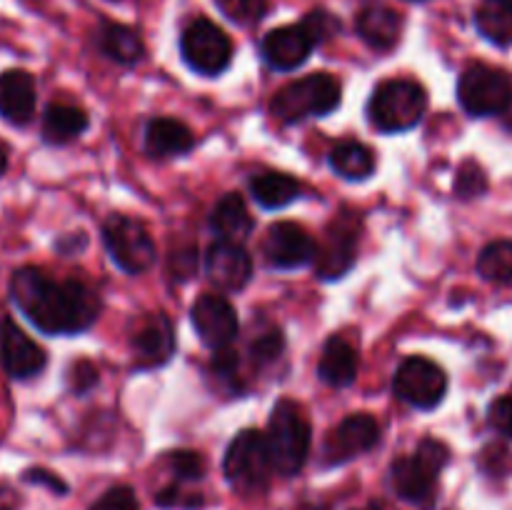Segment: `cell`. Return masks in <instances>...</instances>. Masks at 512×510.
Listing matches in <instances>:
<instances>
[{
    "mask_svg": "<svg viewBox=\"0 0 512 510\" xmlns=\"http://www.w3.org/2000/svg\"><path fill=\"white\" fill-rule=\"evenodd\" d=\"M20 313L45 335H78L100 315V298L80 280H58L40 268H20L10 278Z\"/></svg>",
    "mask_w": 512,
    "mask_h": 510,
    "instance_id": "1",
    "label": "cell"
},
{
    "mask_svg": "<svg viewBox=\"0 0 512 510\" xmlns=\"http://www.w3.org/2000/svg\"><path fill=\"white\" fill-rule=\"evenodd\" d=\"M310 420L305 415L303 405H298L295 400H280L273 408L268 423V438L270 455H273L275 473L290 475L300 473L308 460L310 453Z\"/></svg>",
    "mask_w": 512,
    "mask_h": 510,
    "instance_id": "2",
    "label": "cell"
},
{
    "mask_svg": "<svg viewBox=\"0 0 512 510\" xmlns=\"http://www.w3.org/2000/svg\"><path fill=\"white\" fill-rule=\"evenodd\" d=\"M428 110V93L420 83L393 78L373 90L368 103L370 123L383 133H403L415 128Z\"/></svg>",
    "mask_w": 512,
    "mask_h": 510,
    "instance_id": "3",
    "label": "cell"
},
{
    "mask_svg": "<svg viewBox=\"0 0 512 510\" xmlns=\"http://www.w3.org/2000/svg\"><path fill=\"white\" fill-rule=\"evenodd\" d=\"M450 460L448 445L440 440L425 438L413 455L393 460L390 465V483L403 500L423 505L433 498L438 475Z\"/></svg>",
    "mask_w": 512,
    "mask_h": 510,
    "instance_id": "4",
    "label": "cell"
},
{
    "mask_svg": "<svg viewBox=\"0 0 512 510\" xmlns=\"http://www.w3.org/2000/svg\"><path fill=\"white\" fill-rule=\"evenodd\" d=\"M340 105V83L330 73H310L293 80L270 100V113L283 123L320 118Z\"/></svg>",
    "mask_w": 512,
    "mask_h": 510,
    "instance_id": "5",
    "label": "cell"
},
{
    "mask_svg": "<svg viewBox=\"0 0 512 510\" xmlns=\"http://www.w3.org/2000/svg\"><path fill=\"white\" fill-rule=\"evenodd\" d=\"M223 470L228 483L238 493H260V490L268 488L275 465L265 433L250 428L235 435L228 453H225Z\"/></svg>",
    "mask_w": 512,
    "mask_h": 510,
    "instance_id": "6",
    "label": "cell"
},
{
    "mask_svg": "<svg viewBox=\"0 0 512 510\" xmlns=\"http://www.w3.org/2000/svg\"><path fill=\"white\" fill-rule=\"evenodd\" d=\"M458 100L473 118L503 115L512 105V80L508 73L475 63L463 70L458 80Z\"/></svg>",
    "mask_w": 512,
    "mask_h": 510,
    "instance_id": "7",
    "label": "cell"
},
{
    "mask_svg": "<svg viewBox=\"0 0 512 510\" xmlns=\"http://www.w3.org/2000/svg\"><path fill=\"white\" fill-rule=\"evenodd\" d=\"M103 243L120 270L130 275L145 273L155 263V243L143 223L128 215H110L103 223Z\"/></svg>",
    "mask_w": 512,
    "mask_h": 510,
    "instance_id": "8",
    "label": "cell"
},
{
    "mask_svg": "<svg viewBox=\"0 0 512 510\" xmlns=\"http://www.w3.org/2000/svg\"><path fill=\"white\" fill-rule=\"evenodd\" d=\"M393 390L400 400L420 410H433L443 403L448 393V378L443 368L423 355H413L400 363L395 370Z\"/></svg>",
    "mask_w": 512,
    "mask_h": 510,
    "instance_id": "9",
    "label": "cell"
},
{
    "mask_svg": "<svg viewBox=\"0 0 512 510\" xmlns=\"http://www.w3.org/2000/svg\"><path fill=\"white\" fill-rule=\"evenodd\" d=\"M183 60L200 75H220L233 60V43L208 18H198L183 30L180 38Z\"/></svg>",
    "mask_w": 512,
    "mask_h": 510,
    "instance_id": "10",
    "label": "cell"
},
{
    "mask_svg": "<svg viewBox=\"0 0 512 510\" xmlns=\"http://www.w3.org/2000/svg\"><path fill=\"white\" fill-rule=\"evenodd\" d=\"M360 215L340 213L325 230L323 243L315 250V273L323 280H338L348 273L358 258Z\"/></svg>",
    "mask_w": 512,
    "mask_h": 510,
    "instance_id": "11",
    "label": "cell"
},
{
    "mask_svg": "<svg viewBox=\"0 0 512 510\" xmlns=\"http://www.w3.org/2000/svg\"><path fill=\"white\" fill-rule=\"evenodd\" d=\"M380 425L373 415L355 413L335 425L323 443V460L328 465H343L378 445Z\"/></svg>",
    "mask_w": 512,
    "mask_h": 510,
    "instance_id": "12",
    "label": "cell"
},
{
    "mask_svg": "<svg viewBox=\"0 0 512 510\" xmlns=\"http://www.w3.org/2000/svg\"><path fill=\"white\" fill-rule=\"evenodd\" d=\"M190 318H193V328L198 330L200 340L213 350L230 348L240 328L238 313L230 305V300L218 293L200 295L193 303Z\"/></svg>",
    "mask_w": 512,
    "mask_h": 510,
    "instance_id": "13",
    "label": "cell"
},
{
    "mask_svg": "<svg viewBox=\"0 0 512 510\" xmlns=\"http://www.w3.org/2000/svg\"><path fill=\"white\" fill-rule=\"evenodd\" d=\"M45 350L15 320H0V365L15 380H28L45 368Z\"/></svg>",
    "mask_w": 512,
    "mask_h": 510,
    "instance_id": "14",
    "label": "cell"
},
{
    "mask_svg": "<svg viewBox=\"0 0 512 510\" xmlns=\"http://www.w3.org/2000/svg\"><path fill=\"white\" fill-rule=\"evenodd\" d=\"M205 273L215 288L233 293L245 288L253 278V258L240 243L215 240L205 253Z\"/></svg>",
    "mask_w": 512,
    "mask_h": 510,
    "instance_id": "15",
    "label": "cell"
},
{
    "mask_svg": "<svg viewBox=\"0 0 512 510\" xmlns=\"http://www.w3.org/2000/svg\"><path fill=\"white\" fill-rule=\"evenodd\" d=\"M265 260H268L273 268L293 270L300 265L315 260V240L310 238L308 230L298 223H278L268 230L265 235Z\"/></svg>",
    "mask_w": 512,
    "mask_h": 510,
    "instance_id": "16",
    "label": "cell"
},
{
    "mask_svg": "<svg viewBox=\"0 0 512 510\" xmlns=\"http://www.w3.org/2000/svg\"><path fill=\"white\" fill-rule=\"evenodd\" d=\"M130 348H133L138 368H155V365L168 363L175 353V333L168 315H148L130 335Z\"/></svg>",
    "mask_w": 512,
    "mask_h": 510,
    "instance_id": "17",
    "label": "cell"
},
{
    "mask_svg": "<svg viewBox=\"0 0 512 510\" xmlns=\"http://www.w3.org/2000/svg\"><path fill=\"white\" fill-rule=\"evenodd\" d=\"M313 48L315 43L308 30L303 28V23L270 30L263 38V45H260L265 63L275 70H295L308 60Z\"/></svg>",
    "mask_w": 512,
    "mask_h": 510,
    "instance_id": "18",
    "label": "cell"
},
{
    "mask_svg": "<svg viewBox=\"0 0 512 510\" xmlns=\"http://www.w3.org/2000/svg\"><path fill=\"white\" fill-rule=\"evenodd\" d=\"M35 113V80L25 70L0 75V115L13 125H25Z\"/></svg>",
    "mask_w": 512,
    "mask_h": 510,
    "instance_id": "19",
    "label": "cell"
},
{
    "mask_svg": "<svg viewBox=\"0 0 512 510\" xmlns=\"http://www.w3.org/2000/svg\"><path fill=\"white\" fill-rule=\"evenodd\" d=\"M355 28L370 48L388 50L400 40L403 18H400L398 10L388 8V5H368L355 18Z\"/></svg>",
    "mask_w": 512,
    "mask_h": 510,
    "instance_id": "20",
    "label": "cell"
},
{
    "mask_svg": "<svg viewBox=\"0 0 512 510\" xmlns=\"http://www.w3.org/2000/svg\"><path fill=\"white\" fill-rule=\"evenodd\" d=\"M195 135L175 118H153L145 128V153L153 158H173L193 150Z\"/></svg>",
    "mask_w": 512,
    "mask_h": 510,
    "instance_id": "21",
    "label": "cell"
},
{
    "mask_svg": "<svg viewBox=\"0 0 512 510\" xmlns=\"http://www.w3.org/2000/svg\"><path fill=\"white\" fill-rule=\"evenodd\" d=\"M210 228L218 235V240H230V243H243L253 230V218L240 193H228L215 203L213 215H210Z\"/></svg>",
    "mask_w": 512,
    "mask_h": 510,
    "instance_id": "22",
    "label": "cell"
},
{
    "mask_svg": "<svg viewBox=\"0 0 512 510\" xmlns=\"http://www.w3.org/2000/svg\"><path fill=\"white\" fill-rule=\"evenodd\" d=\"M358 353H355L353 345L348 343L340 335H333V338L325 343L323 355H320L318 363V375L323 383L333 385V388H345L355 380L358 375Z\"/></svg>",
    "mask_w": 512,
    "mask_h": 510,
    "instance_id": "23",
    "label": "cell"
},
{
    "mask_svg": "<svg viewBox=\"0 0 512 510\" xmlns=\"http://www.w3.org/2000/svg\"><path fill=\"white\" fill-rule=\"evenodd\" d=\"M88 128V115L78 105L53 103L45 108L43 115V138L45 143L63 145L78 138Z\"/></svg>",
    "mask_w": 512,
    "mask_h": 510,
    "instance_id": "24",
    "label": "cell"
},
{
    "mask_svg": "<svg viewBox=\"0 0 512 510\" xmlns=\"http://www.w3.org/2000/svg\"><path fill=\"white\" fill-rule=\"evenodd\" d=\"M98 48L120 65H135L145 55L143 38L123 23H105L98 30Z\"/></svg>",
    "mask_w": 512,
    "mask_h": 510,
    "instance_id": "25",
    "label": "cell"
},
{
    "mask_svg": "<svg viewBox=\"0 0 512 510\" xmlns=\"http://www.w3.org/2000/svg\"><path fill=\"white\" fill-rule=\"evenodd\" d=\"M330 168L345 180H368L375 170V155L368 145L348 140L330 150Z\"/></svg>",
    "mask_w": 512,
    "mask_h": 510,
    "instance_id": "26",
    "label": "cell"
},
{
    "mask_svg": "<svg viewBox=\"0 0 512 510\" xmlns=\"http://www.w3.org/2000/svg\"><path fill=\"white\" fill-rule=\"evenodd\" d=\"M250 190L253 198L258 200L263 208H283V205L293 203L300 195V183L285 173H260L250 180Z\"/></svg>",
    "mask_w": 512,
    "mask_h": 510,
    "instance_id": "27",
    "label": "cell"
},
{
    "mask_svg": "<svg viewBox=\"0 0 512 510\" xmlns=\"http://www.w3.org/2000/svg\"><path fill=\"white\" fill-rule=\"evenodd\" d=\"M478 273L498 285H512V240H495L478 255Z\"/></svg>",
    "mask_w": 512,
    "mask_h": 510,
    "instance_id": "28",
    "label": "cell"
},
{
    "mask_svg": "<svg viewBox=\"0 0 512 510\" xmlns=\"http://www.w3.org/2000/svg\"><path fill=\"white\" fill-rule=\"evenodd\" d=\"M475 20H478L480 33L493 40V43L508 45L512 40V13L495 3V0H485Z\"/></svg>",
    "mask_w": 512,
    "mask_h": 510,
    "instance_id": "29",
    "label": "cell"
},
{
    "mask_svg": "<svg viewBox=\"0 0 512 510\" xmlns=\"http://www.w3.org/2000/svg\"><path fill=\"white\" fill-rule=\"evenodd\" d=\"M215 3H218V8L223 10V15L228 20L240 25H250L263 18L270 0H215Z\"/></svg>",
    "mask_w": 512,
    "mask_h": 510,
    "instance_id": "30",
    "label": "cell"
},
{
    "mask_svg": "<svg viewBox=\"0 0 512 510\" xmlns=\"http://www.w3.org/2000/svg\"><path fill=\"white\" fill-rule=\"evenodd\" d=\"M283 348V333H280L278 328H270L265 330V333H260L258 338H253V343H250V355H253V360L258 365H268L275 363V360L283 355Z\"/></svg>",
    "mask_w": 512,
    "mask_h": 510,
    "instance_id": "31",
    "label": "cell"
},
{
    "mask_svg": "<svg viewBox=\"0 0 512 510\" xmlns=\"http://www.w3.org/2000/svg\"><path fill=\"white\" fill-rule=\"evenodd\" d=\"M168 463L180 483L183 480H200L205 475V458L195 450H175L168 455Z\"/></svg>",
    "mask_w": 512,
    "mask_h": 510,
    "instance_id": "32",
    "label": "cell"
},
{
    "mask_svg": "<svg viewBox=\"0 0 512 510\" xmlns=\"http://www.w3.org/2000/svg\"><path fill=\"white\" fill-rule=\"evenodd\" d=\"M485 188H488V178H485V170L475 160L460 165L458 178H455V193L460 198H475V195L485 193Z\"/></svg>",
    "mask_w": 512,
    "mask_h": 510,
    "instance_id": "33",
    "label": "cell"
},
{
    "mask_svg": "<svg viewBox=\"0 0 512 510\" xmlns=\"http://www.w3.org/2000/svg\"><path fill=\"white\" fill-rule=\"evenodd\" d=\"M303 28L308 30V35L313 38L315 45L325 43V40L333 38L335 33L340 30V20L335 18L333 13H328V10H313V13L305 15L303 20Z\"/></svg>",
    "mask_w": 512,
    "mask_h": 510,
    "instance_id": "34",
    "label": "cell"
},
{
    "mask_svg": "<svg viewBox=\"0 0 512 510\" xmlns=\"http://www.w3.org/2000/svg\"><path fill=\"white\" fill-rule=\"evenodd\" d=\"M90 510H140V503L128 485H115V488L105 490V493L90 505Z\"/></svg>",
    "mask_w": 512,
    "mask_h": 510,
    "instance_id": "35",
    "label": "cell"
},
{
    "mask_svg": "<svg viewBox=\"0 0 512 510\" xmlns=\"http://www.w3.org/2000/svg\"><path fill=\"white\" fill-rule=\"evenodd\" d=\"M488 420L500 435L512 438V395H503V398L493 400L488 410Z\"/></svg>",
    "mask_w": 512,
    "mask_h": 510,
    "instance_id": "36",
    "label": "cell"
},
{
    "mask_svg": "<svg viewBox=\"0 0 512 510\" xmlns=\"http://www.w3.org/2000/svg\"><path fill=\"white\" fill-rule=\"evenodd\" d=\"M155 500H158L163 508H200V505H203V498H200V495L183 493L178 485H170V488L160 490V493L155 495Z\"/></svg>",
    "mask_w": 512,
    "mask_h": 510,
    "instance_id": "37",
    "label": "cell"
},
{
    "mask_svg": "<svg viewBox=\"0 0 512 510\" xmlns=\"http://www.w3.org/2000/svg\"><path fill=\"white\" fill-rule=\"evenodd\" d=\"M70 388L73 393H88L95 383H98V370L90 360H78V363L70 368Z\"/></svg>",
    "mask_w": 512,
    "mask_h": 510,
    "instance_id": "38",
    "label": "cell"
},
{
    "mask_svg": "<svg viewBox=\"0 0 512 510\" xmlns=\"http://www.w3.org/2000/svg\"><path fill=\"white\" fill-rule=\"evenodd\" d=\"M170 270H173V278H190V275L198 270V255H195V250H180V253H173V258H170Z\"/></svg>",
    "mask_w": 512,
    "mask_h": 510,
    "instance_id": "39",
    "label": "cell"
},
{
    "mask_svg": "<svg viewBox=\"0 0 512 510\" xmlns=\"http://www.w3.org/2000/svg\"><path fill=\"white\" fill-rule=\"evenodd\" d=\"M23 478L28 480V483H40V485H45V488L55 490V493H65V490H68V488H65L63 480H60L58 475L48 473V470H40V468L28 470V473H25Z\"/></svg>",
    "mask_w": 512,
    "mask_h": 510,
    "instance_id": "40",
    "label": "cell"
},
{
    "mask_svg": "<svg viewBox=\"0 0 512 510\" xmlns=\"http://www.w3.org/2000/svg\"><path fill=\"white\" fill-rule=\"evenodd\" d=\"M20 498L13 488L8 485H0V510H18Z\"/></svg>",
    "mask_w": 512,
    "mask_h": 510,
    "instance_id": "41",
    "label": "cell"
},
{
    "mask_svg": "<svg viewBox=\"0 0 512 510\" xmlns=\"http://www.w3.org/2000/svg\"><path fill=\"white\" fill-rule=\"evenodd\" d=\"M5 170H8V150L0 145V175H3Z\"/></svg>",
    "mask_w": 512,
    "mask_h": 510,
    "instance_id": "42",
    "label": "cell"
},
{
    "mask_svg": "<svg viewBox=\"0 0 512 510\" xmlns=\"http://www.w3.org/2000/svg\"><path fill=\"white\" fill-rule=\"evenodd\" d=\"M495 3H498V5H503L505 10H510V13H512V0H495Z\"/></svg>",
    "mask_w": 512,
    "mask_h": 510,
    "instance_id": "43",
    "label": "cell"
},
{
    "mask_svg": "<svg viewBox=\"0 0 512 510\" xmlns=\"http://www.w3.org/2000/svg\"><path fill=\"white\" fill-rule=\"evenodd\" d=\"M300 510H325V508H318V505H308V508H300Z\"/></svg>",
    "mask_w": 512,
    "mask_h": 510,
    "instance_id": "44",
    "label": "cell"
},
{
    "mask_svg": "<svg viewBox=\"0 0 512 510\" xmlns=\"http://www.w3.org/2000/svg\"><path fill=\"white\" fill-rule=\"evenodd\" d=\"M365 510H383V508H380L378 503H373V505H370V508H365Z\"/></svg>",
    "mask_w": 512,
    "mask_h": 510,
    "instance_id": "45",
    "label": "cell"
}]
</instances>
